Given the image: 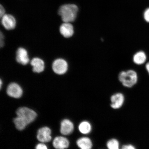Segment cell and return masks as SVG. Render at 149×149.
<instances>
[{"label": "cell", "instance_id": "52a82bcc", "mask_svg": "<svg viewBox=\"0 0 149 149\" xmlns=\"http://www.w3.org/2000/svg\"><path fill=\"white\" fill-rule=\"evenodd\" d=\"M51 130L49 127H45L40 128L37 132V138L42 143L49 142L51 140Z\"/></svg>", "mask_w": 149, "mask_h": 149}, {"label": "cell", "instance_id": "277c9868", "mask_svg": "<svg viewBox=\"0 0 149 149\" xmlns=\"http://www.w3.org/2000/svg\"><path fill=\"white\" fill-rule=\"evenodd\" d=\"M52 68L55 73L58 74H64L68 71V63L64 59H57L54 61L52 65Z\"/></svg>", "mask_w": 149, "mask_h": 149}, {"label": "cell", "instance_id": "3957f363", "mask_svg": "<svg viewBox=\"0 0 149 149\" xmlns=\"http://www.w3.org/2000/svg\"><path fill=\"white\" fill-rule=\"evenodd\" d=\"M16 114L25 120L28 124L33 122L37 116L34 111L26 107L19 108L16 111Z\"/></svg>", "mask_w": 149, "mask_h": 149}, {"label": "cell", "instance_id": "e0dca14e", "mask_svg": "<svg viewBox=\"0 0 149 149\" xmlns=\"http://www.w3.org/2000/svg\"><path fill=\"white\" fill-rule=\"evenodd\" d=\"M14 122L17 129L19 130H24L28 125L25 120L18 116L14 119Z\"/></svg>", "mask_w": 149, "mask_h": 149}, {"label": "cell", "instance_id": "ba28073f", "mask_svg": "<svg viewBox=\"0 0 149 149\" xmlns=\"http://www.w3.org/2000/svg\"><path fill=\"white\" fill-rule=\"evenodd\" d=\"M1 18L2 25L6 29L11 30L15 28L16 25V20L12 15L5 14Z\"/></svg>", "mask_w": 149, "mask_h": 149}, {"label": "cell", "instance_id": "6da1fadb", "mask_svg": "<svg viewBox=\"0 0 149 149\" xmlns=\"http://www.w3.org/2000/svg\"><path fill=\"white\" fill-rule=\"evenodd\" d=\"M79 8L75 5L67 4L61 6L59 8L58 13L64 22L71 23L77 17Z\"/></svg>", "mask_w": 149, "mask_h": 149}, {"label": "cell", "instance_id": "d6986e66", "mask_svg": "<svg viewBox=\"0 0 149 149\" xmlns=\"http://www.w3.org/2000/svg\"><path fill=\"white\" fill-rule=\"evenodd\" d=\"M143 18L145 22L149 23V7L145 9L143 13Z\"/></svg>", "mask_w": 149, "mask_h": 149}, {"label": "cell", "instance_id": "5b68a950", "mask_svg": "<svg viewBox=\"0 0 149 149\" xmlns=\"http://www.w3.org/2000/svg\"><path fill=\"white\" fill-rule=\"evenodd\" d=\"M125 97L123 93H117L113 94L111 97V107L113 109H118L123 105Z\"/></svg>", "mask_w": 149, "mask_h": 149}, {"label": "cell", "instance_id": "9c48e42d", "mask_svg": "<svg viewBox=\"0 0 149 149\" xmlns=\"http://www.w3.org/2000/svg\"><path fill=\"white\" fill-rule=\"evenodd\" d=\"M16 60L19 64L24 65L27 64L29 59L27 50L22 47L19 48L16 52Z\"/></svg>", "mask_w": 149, "mask_h": 149}, {"label": "cell", "instance_id": "5bb4252c", "mask_svg": "<svg viewBox=\"0 0 149 149\" xmlns=\"http://www.w3.org/2000/svg\"><path fill=\"white\" fill-rule=\"evenodd\" d=\"M77 146L81 149H91L93 147L92 140L87 137L80 138L76 142Z\"/></svg>", "mask_w": 149, "mask_h": 149}, {"label": "cell", "instance_id": "7a4b0ae2", "mask_svg": "<svg viewBox=\"0 0 149 149\" xmlns=\"http://www.w3.org/2000/svg\"><path fill=\"white\" fill-rule=\"evenodd\" d=\"M118 77L119 81L122 85L128 88L134 86L137 83L138 79L137 72L132 70L120 72Z\"/></svg>", "mask_w": 149, "mask_h": 149}, {"label": "cell", "instance_id": "ffe728a7", "mask_svg": "<svg viewBox=\"0 0 149 149\" xmlns=\"http://www.w3.org/2000/svg\"><path fill=\"white\" fill-rule=\"evenodd\" d=\"M122 149H135V147L132 144H128L123 145L121 148Z\"/></svg>", "mask_w": 149, "mask_h": 149}, {"label": "cell", "instance_id": "8fae6325", "mask_svg": "<svg viewBox=\"0 0 149 149\" xmlns=\"http://www.w3.org/2000/svg\"><path fill=\"white\" fill-rule=\"evenodd\" d=\"M74 130L73 123L68 119H65L61 122L60 131L62 134L68 135L70 134Z\"/></svg>", "mask_w": 149, "mask_h": 149}, {"label": "cell", "instance_id": "2e32d148", "mask_svg": "<svg viewBox=\"0 0 149 149\" xmlns=\"http://www.w3.org/2000/svg\"><path fill=\"white\" fill-rule=\"evenodd\" d=\"M92 127L91 123L88 121H82L79 124V130L81 133L84 135H88L91 133Z\"/></svg>", "mask_w": 149, "mask_h": 149}, {"label": "cell", "instance_id": "4fadbf2b", "mask_svg": "<svg viewBox=\"0 0 149 149\" xmlns=\"http://www.w3.org/2000/svg\"><path fill=\"white\" fill-rule=\"evenodd\" d=\"M31 64L33 67V72L40 73L44 70L45 63L41 59L39 58H34L31 60Z\"/></svg>", "mask_w": 149, "mask_h": 149}, {"label": "cell", "instance_id": "8992f818", "mask_svg": "<svg viewBox=\"0 0 149 149\" xmlns=\"http://www.w3.org/2000/svg\"><path fill=\"white\" fill-rule=\"evenodd\" d=\"M7 93L11 97L18 98L22 96L23 90L17 84L13 83L8 85L7 89Z\"/></svg>", "mask_w": 149, "mask_h": 149}, {"label": "cell", "instance_id": "ac0fdd59", "mask_svg": "<svg viewBox=\"0 0 149 149\" xmlns=\"http://www.w3.org/2000/svg\"><path fill=\"white\" fill-rule=\"evenodd\" d=\"M107 146L109 149H118L120 148V143L117 139H111L107 141Z\"/></svg>", "mask_w": 149, "mask_h": 149}, {"label": "cell", "instance_id": "9a60e30c", "mask_svg": "<svg viewBox=\"0 0 149 149\" xmlns=\"http://www.w3.org/2000/svg\"><path fill=\"white\" fill-rule=\"evenodd\" d=\"M147 56L146 53L143 51L138 52L134 55L133 61L135 64L137 65H141L146 63Z\"/></svg>", "mask_w": 149, "mask_h": 149}, {"label": "cell", "instance_id": "44dd1931", "mask_svg": "<svg viewBox=\"0 0 149 149\" xmlns=\"http://www.w3.org/2000/svg\"><path fill=\"white\" fill-rule=\"evenodd\" d=\"M36 148L37 149H47V148L45 145L42 144V143H40L37 145Z\"/></svg>", "mask_w": 149, "mask_h": 149}, {"label": "cell", "instance_id": "cb8c5ba5", "mask_svg": "<svg viewBox=\"0 0 149 149\" xmlns=\"http://www.w3.org/2000/svg\"><path fill=\"white\" fill-rule=\"evenodd\" d=\"M145 68H146V69L149 74V61L146 63V65H145Z\"/></svg>", "mask_w": 149, "mask_h": 149}, {"label": "cell", "instance_id": "7c38bea8", "mask_svg": "<svg viewBox=\"0 0 149 149\" xmlns=\"http://www.w3.org/2000/svg\"><path fill=\"white\" fill-rule=\"evenodd\" d=\"M69 141L66 138L58 136L55 138L53 141V145L55 148L64 149L68 148Z\"/></svg>", "mask_w": 149, "mask_h": 149}, {"label": "cell", "instance_id": "d4e9b609", "mask_svg": "<svg viewBox=\"0 0 149 149\" xmlns=\"http://www.w3.org/2000/svg\"><path fill=\"white\" fill-rule=\"evenodd\" d=\"M2 84V82L1 79L0 80V88H1H1Z\"/></svg>", "mask_w": 149, "mask_h": 149}, {"label": "cell", "instance_id": "603a6c76", "mask_svg": "<svg viewBox=\"0 0 149 149\" xmlns=\"http://www.w3.org/2000/svg\"><path fill=\"white\" fill-rule=\"evenodd\" d=\"M3 35L1 32V47H2L4 45V42H3Z\"/></svg>", "mask_w": 149, "mask_h": 149}, {"label": "cell", "instance_id": "30bf717a", "mask_svg": "<svg viewBox=\"0 0 149 149\" xmlns=\"http://www.w3.org/2000/svg\"><path fill=\"white\" fill-rule=\"evenodd\" d=\"M59 31L61 34L65 38H70L74 34V27L70 23L64 22L61 25Z\"/></svg>", "mask_w": 149, "mask_h": 149}, {"label": "cell", "instance_id": "7402d4cb", "mask_svg": "<svg viewBox=\"0 0 149 149\" xmlns=\"http://www.w3.org/2000/svg\"><path fill=\"white\" fill-rule=\"evenodd\" d=\"M5 10L4 8L2 5H1L0 7V16L1 18L5 14Z\"/></svg>", "mask_w": 149, "mask_h": 149}]
</instances>
